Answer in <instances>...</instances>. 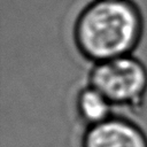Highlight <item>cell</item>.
<instances>
[{"label":"cell","instance_id":"obj_1","mask_svg":"<svg viewBox=\"0 0 147 147\" xmlns=\"http://www.w3.org/2000/svg\"><path fill=\"white\" fill-rule=\"evenodd\" d=\"M141 28L140 11L131 0H94L78 16L75 38L85 56L101 62L132 51Z\"/></svg>","mask_w":147,"mask_h":147},{"label":"cell","instance_id":"obj_2","mask_svg":"<svg viewBox=\"0 0 147 147\" xmlns=\"http://www.w3.org/2000/svg\"><path fill=\"white\" fill-rule=\"evenodd\" d=\"M91 86L110 103L136 106L147 88V71L137 60L126 55L101 61L92 70Z\"/></svg>","mask_w":147,"mask_h":147},{"label":"cell","instance_id":"obj_3","mask_svg":"<svg viewBox=\"0 0 147 147\" xmlns=\"http://www.w3.org/2000/svg\"><path fill=\"white\" fill-rule=\"evenodd\" d=\"M83 147H147V139L134 124L108 118L91 125L84 137Z\"/></svg>","mask_w":147,"mask_h":147},{"label":"cell","instance_id":"obj_4","mask_svg":"<svg viewBox=\"0 0 147 147\" xmlns=\"http://www.w3.org/2000/svg\"><path fill=\"white\" fill-rule=\"evenodd\" d=\"M111 103L94 87L83 90L77 98V109L90 125L99 124L109 117Z\"/></svg>","mask_w":147,"mask_h":147}]
</instances>
